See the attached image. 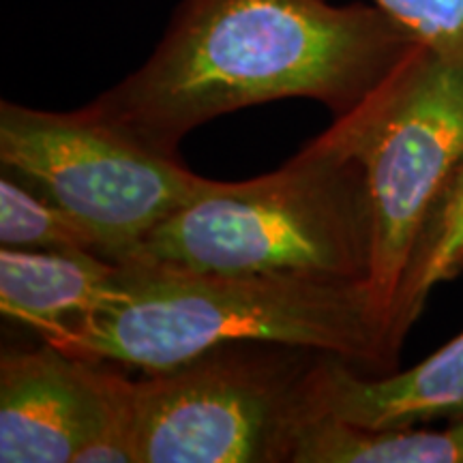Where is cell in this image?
Masks as SVG:
<instances>
[{
	"label": "cell",
	"mask_w": 463,
	"mask_h": 463,
	"mask_svg": "<svg viewBox=\"0 0 463 463\" xmlns=\"http://www.w3.org/2000/svg\"><path fill=\"white\" fill-rule=\"evenodd\" d=\"M463 273V165L431 219L412 279L405 292L402 326L408 333L425 309L431 289Z\"/></svg>",
	"instance_id": "12"
},
{
	"label": "cell",
	"mask_w": 463,
	"mask_h": 463,
	"mask_svg": "<svg viewBox=\"0 0 463 463\" xmlns=\"http://www.w3.org/2000/svg\"><path fill=\"white\" fill-rule=\"evenodd\" d=\"M414 39L463 65V0H373Z\"/></svg>",
	"instance_id": "13"
},
{
	"label": "cell",
	"mask_w": 463,
	"mask_h": 463,
	"mask_svg": "<svg viewBox=\"0 0 463 463\" xmlns=\"http://www.w3.org/2000/svg\"><path fill=\"white\" fill-rule=\"evenodd\" d=\"M419 42L375 5L183 0L157 50L89 103L144 146L176 155L208 120L279 99L352 112Z\"/></svg>",
	"instance_id": "1"
},
{
	"label": "cell",
	"mask_w": 463,
	"mask_h": 463,
	"mask_svg": "<svg viewBox=\"0 0 463 463\" xmlns=\"http://www.w3.org/2000/svg\"><path fill=\"white\" fill-rule=\"evenodd\" d=\"M0 247L99 256L67 213L7 170L0 174Z\"/></svg>",
	"instance_id": "11"
},
{
	"label": "cell",
	"mask_w": 463,
	"mask_h": 463,
	"mask_svg": "<svg viewBox=\"0 0 463 463\" xmlns=\"http://www.w3.org/2000/svg\"><path fill=\"white\" fill-rule=\"evenodd\" d=\"M292 463H463V419L442 430H363L317 416L300 433Z\"/></svg>",
	"instance_id": "10"
},
{
	"label": "cell",
	"mask_w": 463,
	"mask_h": 463,
	"mask_svg": "<svg viewBox=\"0 0 463 463\" xmlns=\"http://www.w3.org/2000/svg\"><path fill=\"white\" fill-rule=\"evenodd\" d=\"M3 170L67 213L95 242L99 258L120 264L157 225L213 187L178 155L133 140L92 114L48 112L0 103Z\"/></svg>",
	"instance_id": "6"
},
{
	"label": "cell",
	"mask_w": 463,
	"mask_h": 463,
	"mask_svg": "<svg viewBox=\"0 0 463 463\" xmlns=\"http://www.w3.org/2000/svg\"><path fill=\"white\" fill-rule=\"evenodd\" d=\"M45 344L0 361V461L136 463L129 378Z\"/></svg>",
	"instance_id": "7"
},
{
	"label": "cell",
	"mask_w": 463,
	"mask_h": 463,
	"mask_svg": "<svg viewBox=\"0 0 463 463\" xmlns=\"http://www.w3.org/2000/svg\"><path fill=\"white\" fill-rule=\"evenodd\" d=\"M322 352L230 344L129 380L136 463H292Z\"/></svg>",
	"instance_id": "5"
},
{
	"label": "cell",
	"mask_w": 463,
	"mask_h": 463,
	"mask_svg": "<svg viewBox=\"0 0 463 463\" xmlns=\"http://www.w3.org/2000/svg\"><path fill=\"white\" fill-rule=\"evenodd\" d=\"M120 294L45 339L90 363L165 372L230 344H277L395 367L399 350L367 281L303 275L191 273L118 264Z\"/></svg>",
	"instance_id": "2"
},
{
	"label": "cell",
	"mask_w": 463,
	"mask_h": 463,
	"mask_svg": "<svg viewBox=\"0 0 463 463\" xmlns=\"http://www.w3.org/2000/svg\"><path fill=\"white\" fill-rule=\"evenodd\" d=\"M372 222L344 118L275 172L215 181L125 262L191 273L303 275L367 281Z\"/></svg>",
	"instance_id": "3"
},
{
	"label": "cell",
	"mask_w": 463,
	"mask_h": 463,
	"mask_svg": "<svg viewBox=\"0 0 463 463\" xmlns=\"http://www.w3.org/2000/svg\"><path fill=\"white\" fill-rule=\"evenodd\" d=\"M309 395L316 419L331 416L363 430L463 419V333L414 367L373 378L339 356L317 354Z\"/></svg>",
	"instance_id": "8"
},
{
	"label": "cell",
	"mask_w": 463,
	"mask_h": 463,
	"mask_svg": "<svg viewBox=\"0 0 463 463\" xmlns=\"http://www.w3.org/2000/svg\"><path fill=\"white\" fill-rule=\"evenodd\" d=\"M339 118L367 187V288L399 350L408 335L403 300L422 241L463 165V65L419 43L367 99Z\"/></svg>",
	"instance_id": "4"
},
{
	"label": "cell",
	"mask_w": 463,
	"mask_h": 463,
	"mask_svg": "<svg viewBox=\"0 0 463 463\" xmlns=\"http://www.w3.org/2000/svg\"><path fill=\"white\" fill-rule=\"evenodd\" d=\"M118 294V264L95 253L0 249V309L43 341Z\"/></svg>",
	"instance_id": "9"
}]
</instances>
